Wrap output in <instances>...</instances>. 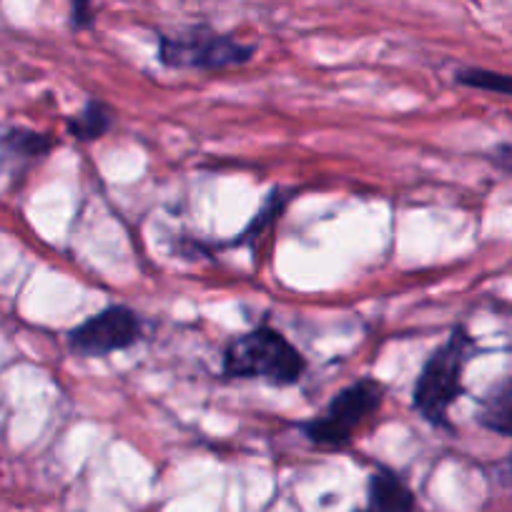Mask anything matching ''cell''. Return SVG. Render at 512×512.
<instances>
[{
	"label": "cell",
	"mask_w": 512,
	"mask_h": 512,
	"mask_svg": "<svg viewBox=\"0 0 512 512\" xmlns=\"http://www.w3.org/2000/svg\"><path fill=\"white\" fill-rule=\"evenodd\" d=\"M472 354H475V339L467 334L465 327H457L422 367L415 384V410L430 425H447L450 407L465 395L462 374Z\"/></svg>",
	"instance_id": "2"
},
{
	"label": "cell",
	"mask_w": 512,
	"mask_h": 512,
	"mask_svg": "<svg viewBox=\"0 0 512 512\" xmlns=\"http://www.w3.org/2000/svg\"><path fill=\"white\" fill-rule=\"evenodd\" d=\"M359 512H415V495L392 470L372 472L367 487V510Z\"/></svg>",
	"instance_id": "6"
},
{
	"label": "cell",
	"mask_w": 512,
	"mask_h": 512,
	"mask_svg": "<svg viewBox=\"0 0 512 512\" xmlns=\"http://www.w3.org/2000/svg\"><path fill=\"white\" fill-rule=\"evenodd\" d=\"M282 204H284V196H282V194H272V199H269L267 204H264L262 214L256 216L254 224L249 226V231H246V236H251V234H254V231H262L264 226H267L269 221H272L274 216H277L279 211H282Z\"/></svg>",
	"instance_id": "11"
},
{
	"label": "cell",
	"mask_w": 512,
	"mask_h": 512,
	"mask_svg": "<svg viewBox=\"0 0 512 512\" xmlns=\"http://www.w3.org/2000/svg\"><path fill=\"white\" fill-rule=\"evenodd\" d=\"M485 159L490 161L495 169H500L502 174H512V144L492 146V149L485 154Z\"/></svg>",
	"instance_id": "12"
},
{
	"label": "cell",
	"mask_w": 512,
	"mask_h": 512,
	"mask_svg": "<svg viewBox=\"0 0 512 512\" xmlns=\"http://www.w3.org/2000/svg\"><path fill=\"white\" fill-rule=\"evenodd\" d=\"M254 53L251 43L236 41L209 26H194L159 38V61L179 71H224L244 66Z\"/></svg>",
	"instance_id": "3"
},
{
	"label": "cell",
	"mask_w": 512,
	"mask_h": 512,
	"mask_svg": "<svg viewBox=\"0 0 512 512\" xmlns=\"http://www.w3.org/2000/svg\"><path fill=\"white\" fill-rule=\"evenodd\" d=\"M455 81L467 88H477V91L500 93V96H512V76L510 73L487 71V68H460L455 73Z\"/></svg>",
	"instance_id": "10"
},
{
	"label": "cell",
	"mask_w": 512,
	"mask_h": 512,
	"mask_svg": "<svg viewBox=\"0 0 512 512\" xmlns=\"http://www.w3.org/2000/svg\"><path fill=\"white\" fill-rule=\"evenodd\" d=\"M382 400L384 387L377 379H357L329 402L322 417L302 425L304 435L322 447H347L354 432L377 415Z\"/></svg>",
	"instance_id": "4"
},
{
	"label": "cell",
	"mask_w": 512,
	"mask_h": 512,
	"mask_svg": "<svg viewBox=\"0 0 512 512\" xmlns=\"http://www.w3.org/2000/svg\"><path fill=\"white\" fill-rule=\"evenodd\" d=\"M477 422L495 435L512 437V374L497 379L477 400Z\"/></svg>",
	"instance_id": "7"
},
{
	"label": "cell",
	"mask_w": 512,
	"mask_h": 512,
	"mask_svg": "<svg viewBox=\"0 0 512 512\" xmlns=\"http://www.w3.org/2000/svg\"><path fill=\"white\" fill-rule=\"evenodd\" d=\"M73 28H88L93 23L91 0H71Z\"/></svg>",
	"instance_id": "13"
},
{
	"label": "cell",
	"mask_w": 512,
	"mask_h": 512,
	"mask_svg": "<svg viewBox=\"0 0 512 512\" xmlns=\"http://www.w3.org/2000/svg\"><path fill=\"white\" fill-rule=\"evenodd\" d=\"M0 149H3V154L13 156V159L33 161L41 159L53 149V139L46 134H38V131H28V128H13V131L3 134Z\"/></svg>",
	"instance_id": "9"
},
{
	"label": "cell",
	"mask_w": 512,
	"mask_h": 512,
	"mask_svg": "<svg viewBox=\"0 0 512 512\" xmlns=\"http://www.w3.org/2000/svg\"><path fill=\"white\" fill-rule=\"evenodd\" d=\"M221 367L231 379H264L277 387H289L302 379L307 362L282 332L256 327L226 347Z\"/></svg>",
	"instance_id": "1"
},
{
	"label": "cell",
	"mask_w": 512,
	"mask_h": 512,
	"mask_svg": "<svg viewBox=\"0 0 512 512\" xmlns=\"http://www.w3.org/2000/svg\"><path fill=\"white\" fill-rule=\"evenodd\" d=\"M141 339V319L134 309L113 304L68 332V347L81 357H106L134 347Z\"/></svg>",
	"instance_id": "5"
},
{
	"label": "cell",
	"mask_w": 512,
	"mask_h": 512,
	"mask_svg": "<svg viewBox=\"0 0 512 512\" xmlns=\"http://www.w3.org/2000/svg\"><path fill=\"white\" fill-rule=\"evenodd\" d=\"M113 128V111L101 101H88L78 116L68 121V131L78 141H96Z\"/></svg>",
	"instance_id": "8"
}]
</instances>
